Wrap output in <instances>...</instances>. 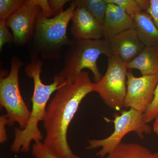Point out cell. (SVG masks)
<instances>
[{
	"instance_id": "cell-21",
	"label": "cell",
	"mask_w": 158,
	"mask_h": 158,
	"mask_svg": "<svg viewBox=\"0 0 158 158\" xmlns=\"http://www.w3.org/2000/svg\"><path fill=\"white\" fill-rule=\"evenodd\" d=\"M14 43V37L8 30L6 21L0 20V50L2 51L3 46L6 43Z\"/></svg>"
},
{
	"instance_id": "cell-20",
	"label": "cell",
	"mask_w": 158,
	"mask_h": 158,
	"mask_svg": "<svg viewBox=\"0 0 158 158\" xmlns=\"http://www.w3.org/2000/svg\"><path fill=\"white\" fill-rule=\"evenodd\" d=\"M158 117V83L155 91L154 98L152 103L145 113H143L144 121L147 123L151 122Z\"/></svg>"
},
{
	"instance_id": "cell-10",
	"label": "cell",
	"mask_w": 158,
	"mask_h": 158,
	"mask_svg": "<svg viewBox=\"0 0 158 158\" xmlns=\"http://www.w3.org/2000/svg\"><path fill=\"white\" fill-rule=\"evenodd\" d=\"M76 1L77 5L71 19V33L77 39H101L103 37L102 27L85 6Z\"/></svg>"
},
{
	"instance_id": "cell-24",
	"label": "cell",
	"mask_w": 158,
	"mask_h": 158,
	"mask_svg": "<svg viewBox=\"0 0 158 158\" xmlns=\"http://www.w3.org/2000/svg\"><path fill=\"white\" fill-rule=\"evenodd\" d=\"M9 118L7 115H2L0 117V143H3L7 140L6 126L9 125Z\"/></svg>"
},
{
	"instance_id": "cell-12",
	"label": "cell",
	"mask_w": 158,
	"mask_h": 158,
	"mask_svg": "<svg viewBox=\"0 0 158 158\" xmlns=\"http://www.w3.org/2000/svg\"><path fill=\"white\" fill-rule=\"evenodd\" d=\"M107 3L104 21L102 26L104 39L107 40L123 31L135 29L133 19L120 6L113 3Z\"/></svg>"
},
{
	"instance_id": "cell-23",
	"label": "cell",
	"mask_w": 158,
	"mask_h": 158,
	"mask_svg": "<svg viewBox=\"0 0 158 158\" xmlns=\"http://www.w3.org/2000/svg\"><path fill=\"white\" fill-rule=\"evenodd\" d=\"M146 12L149 14L158 28V0H149Z\"/></svg>"
},
{
	"instance_id": "cell-1",
	"label": "cell",
	"mask_w": 158,
	"mask_h": 158,
	"mask_svg": "<svg viewBox=\"0 0 158 158\" xmlns=\"http://www.w3.org/2000/svg\"><path fill=\"white\" fill-rule=\"evenodd\" d=\"M96 83L83 71L74 82L61 84L47 107L44 119L46 135L43 143L61 158H80L71 149L67 140L69 127L83 99L96 92Z\"/></svg>"
},
{
	"instance_id": "cell-15",
	"label": "cell",
	"mask_w": 158,
	"mask_h": 158,
	"mask_svg": "<svg viewBox=\"0 0 158 158\" xmlns=\"http://www.w3.org/2000/svg\"><path fill=\"white\" fill-rule=\"evenodd\" d=\"M105 158H158V152H152L141 144L122 143Z\"/></svg>"
},
{
	"instance_id": "cell-6",
	"label": "cell",
	"mask_w": 158,
	"mask_h": 158,
	"mask_svg": "<svg viewBox=\"0 0 158 158\" xmlns=\"http://www.w3.org/2000/svg\"><path fill=\"white\" fill-rule=\"evenodd\" d=\"M23 62L16 56L11 59V71L0 79V104L7 112L9 125L15 123L23 129L27 123L31 111L22 96L19 85V71Z\"/></svg>"
},
{
	"instance_id": "cell-25",
	"label": "cell",
	"mask_w": 158,
	"mask_h": 158,
	"mask_svg": "<svg viewBox=\"0 0 158 158\" xmlns=\"http://www.w3.org/2000/svg\"><path fill=\"white\" fill-rule=\"evenodd\" d=\"M35 3L39 6L44 15L47 18L54 16L49 5L48 0H35Z\"/></svg>"
},
{
	"instance_id": "cell-3",
	"label": "cell",
	"mask_w": 158,
	"mask_h": 158,
	"mask_svg": "<svg viewBox=\"0 0 158 158\" xmlns=\"http://www.w3.org/2000/svg\"><path fill=\"white\" fill-rule=\"evenodd\" d=\"M77 3L72 1L68 9L53 18H47L40 10L36 20L34 35L29 43L31 60L40 56L43 59H61L65 47L71 42L67 36V28Z\"/></svg>"
},
{
	"instance_id": "cell-16",
	"label": "cell",
	"mask_w": 158,
	"mask_h": 158,
	"mask_svg": "<svg viewBox=\"0 0 158 158\" xmlns=\"http://www.w3.org/2000/svg\"><path fill=\"white\" fill-rule=\"evenodd\" d=\"M78 1L85 6L99 23L102 26L107 5L106 0H78Z\"/></svg>"
},
{
	"instance_id": "cell-11",
	"label": "cell",
	"mask_w": 158,
	"mask_h": 158,
	"mask_svg": "<svg viewBox=\"0 0 158 158\" xmlns=\"http://www.w3.org/2000/svg\"><path fill=\"white\" fill-rule=\"evenodd\" d=\"M112 56L128 63L131 62L144 49L135 29L123 31L107 40Z\"/></svg>"
},
{
	"instance_id": "cell-8",
	"label": "cell",
	"mask_w": 158,
	"mask_h": 158,
	"mask_svg": "<svg viewBox=\"0 0 158 158\" xmlns=\"http://www.w3.org/2000/svg\"><path fill=\"white\" fill-rule=\"evenodd\" d=\"M158 83V75L135 76L129 69L124 107L144 113L152 103Z\"/></svg>"
},
{
	"instance_id": "cell-5",
	"label": "cell",
	"mask_w": 158,
	"mask_h": 158,
	"mask_svg": "<svg viewBox=\"0 0 158 158\" xmlns=\"http://www.w3.org/2000/svg\"><path fill=\"white\" fill-rule=\"evenodd\" d=\"M115 129L107 138L102 139H92L88 141V150L101 148L96 153L99 158H105L112 153L121 143L125 136L130 132L136 133L141 139L144 138V134L151 133L152 128L148 123L144 121L143 113L133 109L124 110L120 114H113Z\"/></svg>"
},
{
	"instance_id": "cell-13",
	"label": "cell",
	"mask_w": 158,
	"mask_h": 158,
	"mask_svg": "<svg viewBox=\"0 0 158 158\" xmlns=\"http://www.w3.org/2000/svg\"><path fill=\"white\" fill-rule=\"evenodd\" d=\"M135 30L145 47L158 46V28L148 13L141 11L133 18Z\"/></svg>"
},
{
	"instance_id": "cell-22",
	"label": "cell",
	"mask_w": 158,
	"mask_h": 158,
	"mask_svg": "<svg viewBox=\"0 0 158 158\" xmlns=\"http://www.w3.org/2000/svg\"><path fill=\"white\" fill-rule=\"evenodd\" d=\"M49 5L54 17L59 15L63 12L64 5L68 2V0H48Z\"/></svg>"
},
{
	"instance_id": "cell-7",
	"label": "cell",
	"mask_w": 158,
	"mask_h": 158,
	"mask_svg": "<svg viewBox=\"0 0 158 158\" xmlns=\"http://www.w3.org/2000/svg\"><path fill=\"white\" fill-rule=\"evenodd\" d=\"M128 69L127 63L119 58L113 56L108 57L106 73L96 83V92L113 110L120 111L124 107Z\"/></svg>"
},
{
	"instance_id": "cell-18",
	"label": "cell",
	"mask_w": 158,
	"mask_h": 158,
	"mask_svg": "<svg viewBox=\"0 0 158 158\" xmlns=\"http://www.w3.org/2000/svg\"><path fill=\"white\" fill-rule=\"evenodd\" d=\"M107 2L116 4L123 9L132 19L143 11L138 0H106Z\"/></svg>"
},
{
	"instance_id": "cell-19",
	"label": "cell",
	"mask_w": 158,
	"mask_h": 158,
	"mask_svg": "<svg viewBox=\"0 0 158 158\" xmlns=\"http://www.w3.org/2000/svg\"><path fill=\"white\" fill-rule=\"evenodd\" d=\"M32 154L34 158H61L49 149L41 141L34 142L32 146Z\"/></svg>"
},
{
	"instance_id": "cell-4",
	"label": "cell",
	"mask_w": 158,
	"mask_h": 158,
	"mask_svg": "<svg viewBox=\"0 0 158 158\" xmlns=\"http://www.w3.org/2000/svg\"><path fill=\"white\" fill-rule=\"evenodd\" d=\"M64 57V66L58 75L61 84L66 80L74 82L85 69L93 74L94 80L98 83L103 76L98 66V60L101 55L112 56L106 40H72Z\"/></svg>"
},
{
	"instance_id": "cell-17",
	"label": "cell",
	"mask_w": 158,
	"mask_h": 158,
	"mask_svg": "<svg viewBox=\"0 0 158 158\" xmlns=\"http://www.w3.org/2000/svg\"><path fill=\"white\" fill-rule=\"evenodd\" d=\"M25 2V0H0V20L6 21Z\"/></svg>"
},
{
	"instance_id": "cell-14",
	"label": "cell",
	"mask_w": 158,
	"mask_h": 158,
	"mask_svg": "<svg viewBox=\"0 0 158 158\" xmlns=\"http://www.w3.org/2000/svg\"><path fill=\"white\" fill-rule=\"evenodd\" d=\"M127 65L129 69L140 70L142 76L158 75V46L145 47Z\"/></svg>"
},
{
	"instance_id": "cell-2",
	"label": "cell",
	"mask_w": 158,
	"mask_h": 158,
	"mask_svg": "<svg viewBox=\"0 0 158 158\" xmlns=\"http://www.w3.org/2000/svg\"><path fill=\"white\" fill-rule=\"evenodd\" d=\"M43 65L42 61L37 58L31 60L25 68L27 76L33 79L34 82V93L31 98L32 110L25 127L23 129L15 128L14 139L11 146L13 152H28L32 141H41L43 139L38 124L40 121L44 119L51 95L56 91L61 84L55 76L53 83L48 85L44 84L40 78Z\"/></svg>"
},
{
	"instance_id": "cell-26",
	"label": "cell",
	"mask_w": 158,
	"mask_h": 158,
	"mask_svg": "<svg viewBox=\"0 0 158 158\" xmlns=\"http://www.w3.org/2000/svg\"><path fill=\"white\" fill-rule=\"evenodd\" d=\"M153 130L156 134L158 135V117L156 118L153 126Z\"/></svg>"
},
{
	"instance_id": "cell-9",
	"label": "cell",
	"mask_w": 158,
	"mask_h": 158,
	"mask_svg": "<svg viewBox=\"0 0 158 158\" xmlns=\"http://www.w3.org/2000/svg\"><path fill=\"white\" fill-rule=\"evenodd\" d=\"M40 10L35 0H25L23 5L6 20V25L12 31L14 44H29L34 35L37 15Z\"/></svg>"
}]
</instances>
